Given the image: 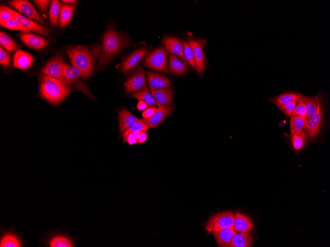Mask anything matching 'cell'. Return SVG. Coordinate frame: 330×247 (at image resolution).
I'll list each match as a JSON object with an SVG mask.
<instances>
[{
	"instance_id": "cb8c5ba5",
	"label": "cell",
	"mask_w": 330,
	"mask_h": 247,
	"mask_svg": "<svg viewBox=\"0 0 330 247\" xmlns=\"http://www.w3.org/2000/svg\"><path fill=\"white\" fill-rule=\"evenodd\" d=\"M33 61L34 59L29 53L20 49L17 50L13 56V66L18 69H27Z\"/></svg>"
},
{
	"instance_id": "8992f818",
	"label": "cell",
	"mask_w": 330,
	"mask_h": 247,
	"mask_svg": "<svg viewBox=\"0 0 330 247\" xmlns=\"http://www.w3.org/2000/svg\"><path fill=\"white\" fill-rule=\"evenodd\" d=\"M315 98L317 102V109L312 117L306 124L307 135L311 140L319 133L323 118V96L319 93Z\"/></svg>"
},
{
	"instance_id": "ba28073f",
	"label": "cell",
	"mask_w": 330,
	"mask_h": 247,
	"mask_svg": "<svg viewBox=\"0 0 330 247\" xmlns=\"http://www.w3.org/2000/svg\"><path fill=\"white\" fill-rule=\"evenodd\" d=\"M167 53L166 48L163 47L158 48L148 55L145 58L144 64L148 68L167 73Z\"/></svg>"
},
{
	"instance_id": "9c48e42d",
	"label": "cell",
	"mask_w": 330,
	"mask_h": 247,
	"mask_svg": "<svg viewBox=\"0 0 330 247\" xmlns=\"http://www.w3.org/2000/svg\"><path fill=\"white\" fill-rule=\"evenodd\" d=\"M234 213L232 211L223 212L217 213L209 218L206 223V231H212L232 228L233 226Z\"/></svg>"
},
{
	"instance_id": "836d02e7",
	"label": "cell",
	"mask_w": 330,
	"mask_h": 247,
	"mask_svg": "<svg viewBox=\"0 0 330 247\" xmlns=\"http://www.w3.org/2000/svg\"><path fill=\"white\" fill-rule=\"evenodd\" d=\"M149 129H150L149 126L142 119H141L140 121L128 128L123 133V143H124L126 141L127 137L129 134L139 131L146 132Z\"/></svg>"
},
{
	"instance_id": "7c38bea8",
	"label": "cell",
	"mask_w": 330,
	"mask_h": 247,
	"mask_svg": "<svg viewBox=\"0 0 330 247\" xmlns=\"http://www.w3.org/2000/svg\"><path fill=\"white\" fill-rule=\"evenodd\" d=\"M9 5L17 9L20 13L26 15L30 19H33L41 24H44V21L39 14L32 4L28 0H14L9 1Z\"/></svg>"
},
{
	"instance_id": "9a60e30c",
	"label": "cell",
	"mask_w": 330,
	"mask_h": 247,
	"mask_svg": "<svg viewBox=\"0 0 330 247\" xmlns=\"http://www.w3.org/2000/svg\"><path fill=\"white\" fill-rule=\"evenodd\" d=\"M148 49L142 48L135 50L126 57L121 65L120 70L126 73L137 66L145 57Z\"/></svg>"
},
{
	"instance_id": "b9f144b4",
	"label": "cell",
	"mask_w": 330,
	"mask_h": 247,
	"mask_svg": "<svg viewBox=\"0 0 330 247\" xmlns=\"http://www.w3.org/2000/svg\"><path fill=\"white\" fill-rule=\"evenodd\" d=\"M39 9L43 13H45L50 2V0H33Z\"/></svg>"
},
{
	"instance_id": "603a6c76",
	"label": "cell",
	"mask_w": 330,
	"mask_h": 247,
	"mask_svg": "<svg viewBox=\"0 0 330 247\" xmlns=\"http://www.w3.org/2000/svg\"><path fill=\"white\" fill-rule=\"evenodd\" d=\"M118 115L121 134H123L128 128L141 120L125 108H121L119 111Z\"/></svg>"
},
{
	"instance_id": "ee69618b",
	"label": "cell",
	"mask_w": 330,
	"mask_h": 247,
	"mask_svg": "<svg viewBox=\"0 0 330 247\" xmlns=\"http://www.w3.org/2000/svg\"><path fill=\"white\" fill-rule=\"evenodd\" d=\"M148 134L145 131H141L140 136L137 140V142L140 144L145 142L148 138Z\"/></svg>"
},
{
	"instance_id": "f546056e",
	"label": "cell",
	"mask_w": 330,
	"mask_h": 247,
	"mask_svg": "<svg viewBox=\"0 0 330 247\" xmlns=\"http://www.w3.org/2000/svg\"><path fill=\"white\" fill-rule=\"evenodd\" d=\"M61 4L58 0H54L51 2L49 11V22L53 27H57L59 18Z\"/></svg>"
},
{
	"instance_id": "2e32d148",
	"label": "cell",
	"mask_w": 330,
	"mask_h": 247,
	"mask_svg": "<svg viewBox=\"0 0 330 247\" xmlns=\"http://www.w3.org/2000/svg\"><path fill=\"white\" fill-rule=\"evenodd\" d=\"M253 225L248 216L240 212H235L233 228L236 233H249L252 231Z\"/></svg>"
},
{
	"instance_id": "7402d4cb",
	"label": "cell",
	"mask_w": 330,
	"mask_h": 247,
	"mask_svg": "<svg viewBox=\"0 0 330 247\" xmlns=\"http://www.w3.org/2000/svg\"><path fill=\"white\" fill-rule=\"evenodd\" d=\"M150 90L158 106H168L172 103L173 93L171 89L166 88L160 90L150 89Z\"/></svg>"
},
{
	"instance_id": "44dd1931",
	"label": "cell",
	"mask_w": 330,
	"mask_h": 247,
	"mask_svg": "<svg viewBox=\"0 0 330 247\" xmlns=\"http://www.w3.org/2000/svg\"><path fill=\"white\" fill-rule=\"evenodd\" d=\"M172 107L167 106H159L155 114L150 118L142 119L150 127H156L161 124L172 111Z\"/></svg>"
},
{
	"instance_id": "4dcf8cb0",
	"label": "cell",
	"mask_w": 330,
	"mask_h": 247,
	"mask_svg": "<svg viewBox=\"0 0 330 247\" xmlns=\"http://www.w3.org/2000/svg\"><path fill=\"white\" fill-rule=\"evenodd\" d=\"M290 117V134L300 132L305 130L307 122L305 119L297 116Z\"/></svg>"
},
{
	"instance_id": "4316f807",
	"label": "cell",
	"mask_w": 330,
	"mask_h": 247,
	"mask_svg": "<svg viewBox=\"0 0 330 247\" xmlns=\"http://www.w3.org/2000/svg\"><path fill=\"white\" fill-rule=\"evenodd\" d=\"M75 9L73 5H62L59 18V26L61 28L67 26L70 23Z\"/></svg>"
},
{
	"instance_id": "7bdbcfd3",
	"label": "cell",
	"mask_w": 330,
	"mask_h": 247,
	"mask_svg": "<svg viewBox=\"0 0 330 247\" xmlns=\"http://www.w3.org/2000/svg\"><path fill=\"white\" fill-rule=\"evenodd\" d=\"M158 108L154 106H150L144 110L142 115L144 119H148L151 118L156 112Z\"/></svg>"
},
{
	"instance_id": "277c9868",
	"label": "cell",
	"mask_w": 330,
	"mask_h": 247,
	"mask_svg": "<svg viewBox=\"0 0 330 247\" xmlns=\"http://www.w3.org/2000/svg\"><path fill=\"white\" fill-rule=\"evenodd\" d=\"M68 227L63 225V230L58 227L54 230L48 228L44 232V237L39 238L38 242L46 247H76L79 237L69 233Z\"/></svg>"
},
{
	"instance_id": "5b68a950",
	"label": "cell",
	"mask_w": 330,
	"mask_h": 247,
	"mask_svg": "<svg viewBox=\"0 0 330 247\" xmlns=\"http://www.w3.org/2000/svg\"><path fill=\"white\" fill-rule=\"evenodd\" d=\"M28 241L24 238L23 232H19L14 226L8 229L0 228V247H24Z\"/></svg>"
},
{
	"instance_id": "3957f363",
	"label": "cell",
	"mask_w": 330,
	"mask_h": 247,
	"mask_svg": "<svg viewBox=\"0 0 330 247\" xmlns=\"http://www.w3.org/2000/svg\"><path fill=\"white\" fill-rule=\"evenodd\" d=\"M66 52L72 66L81 70L85 78L89 77L92 72L95 58L99 49L91 51L84 46L77 45L67 47Z\"/></svg>"
},
{
	"instance_id": "d6986e66",
	"label": "cell",
	"mask_w": 330,
	"mask_h": 247,
	"mask_svg": "<svg viewBox=\"0 0 330 247\" xmlns=\"http://www.w3.org/2000/svg\"><path fill=\"white\" fill-rule=\"evenodd\" d=\"M21 40L27 46L36 49L44 48L48 40L36 35L22 32L19 35Z\"/></svg>"
},
{
	"instance_id": "5bb4252c",
	"label": "cell",
	"mask_w": 330,
	"mask_h": 247,
	"mask_svg": "<svg viewBox=\"0 0 330 247\" xmlns=\"http://www.w3.org/2000/svg\"><path fill=\"white\" fill-rule=\"evenodd\" d=\"M146 77L144 71L140 68L124 83L127 93L144 89L146 87Z\"/></svg>"
},
{
	"instance_id": "f6af8a7d",
	"label": "cell",
	"mask_w": 330,
	"mask_h": 247,
	"mask_svg": "<svg viewBox=\"0 0 330 247\" xmlns=\"http://www.w3.org/2000/svg\"><path fill=\"white\" fill-rule=\"evenodd\" d=\"M148 106V105L144 101H139L136 108L139 111H144Z\"/></svg>"
},
{
	"instance_id": "f35d334b",
	"label": "cell",
	"mask_w": 330,
	"mask_h": 247,
	"mask_svg": "<svg viewBox=\"0 0 330 247\" xmlns=\"http://www.w3.org/2000/svg\"><path fill=\"white\" fill-rule=\"evenodd\" d=\"M296 102L287 103L282 105L279 109L287 116H290L293 112L297 105Z\"/></svg>"
},
{
	"instance_id": "30bf717a",
	"label": "cell",
	"mask_w": 330,
	"mask_h": 247,
	"mask_svg": "<svg viewBox=\"0 0 330 247\" xmlns=\"http://www.w3.org/2000/svg\"><path fill=\"white\" fill-rule=\"evenodd\" d=\"M64 76L69 85L74 87L91 99H94L82 80L85 78L82 71L75 67L65 65Z\"/></svg>"
},
{
	"instance_id": "8d00e7d4",
	"label": "cell",
	"mask_w": 330,
	"mask_h": 247,
	"mask_svg": "<svg viewBox=\"0 0 330 247\" xmlns=\"http://www.w3.org/2000/svg\"><path fill=\"white\" fill-rule=\"evenodd\" d=\"M0 25L7 29L21 31L23 33H29L30 31L24 27L15 19L13 18L8 21L0 23Z\"/></svg>"
},
{
	"instance_id": "ffe728a7",
	"label": "cell",
	"mask_w": 330,
	"mask_h": 247,
	"mask_svg": "<svg viewBox=\"0 0 330 247\" xmlns=\"http://www.w3.org/2000/svg\"><path fill=\"white\" fill-rule=\"evenodd\" d=\"M163 42L168 52L185 61L183 55L184 41L176 37L168 36L165 38Z\"/></svg>"
},
{
	"instance_id": "52a82bcc",
	"label": "cell",
	"mask_w": 330,
	"mask_h": 247,
	"mask_svg": "<svg viewBox=\"0 0 330 247\" xmlns=\"http://www.w3.org/2000/svg\"><path fill=\"white\" fill-rule=\"evenodd\" d=\"M66 65L61 57L57 55L43 67L41 70V74L52 77L69 85L64 76Z\"/></svg>"
},
{
	"instance_id": "bcb514c9",
	"label": "cell",
	"mask_w": 330,
	"mask_h": 247,
	"mask_svg": "<svg viewBox=\"0 0 330 247\" xmlns=\"http://www.w3.org/2000/svg\"><path fill=\"white\" fill-rule=\"evenodd\" d=\"M126 142L130 145H133L137 143V140L134 138L132 133L129 134L126 140Z\"/></svg>"
},
{
	"instance_id": "d4e9b609",
	"label": "cell",
	"mask_w": 330,
	"mask_h": 247,
	"mask_svg": "<svg viewBox=\"0 0 330 247\" xmlns=\"http://www.w3.org/2000/svg\"><path fill=\"white\" fill-rule=\"evenodd\" d=\"M147 75L150 89H163L167 88L171 84L168 79L158 73L148 71Z\"/></svg>"
},
{
	"instance_id": "e0dca14e",
	"label": "cell",
	"mask_w": 330,
	"mask_h": 247,
	"mask_svg": "<svg viewBox=\"0 0 330 247\" xmlns=\"http://www.w3.org/2000/svg\"><path fill=\"white\" fill-rule=\"evenodd\" d=\"M218 247H230L234 235L236 233L233 227L212 231Z\"/></svg>"
},
{
	"instance_id": "d6a6232c",
	"label": "cell",
	"mask_w": 330,
	"mask_h": 247,
	"mask_svg": "<svg viewBox=\"0 0 330 247\" xmlns=\"http://www.w3.org/2000/svg\"><path fill=\"white\" fill-rule=\"evenodd\" d=\"M0 44L1 46L10 53H13L18 48V46L12 38L1 31L0 32Z\"/></svg>"
},
{
	"instance_id": "e575fe53",
	"label": "cell",
	"mask_w": 330,
	"mask_h": 247,
	"mask_svg": "<svg viewBox=\"0 0 330 247\" xmlns=\"http://www.w3.org/2000/svg\"><path fill=\"white\" fill-rule=\"evenodd\" d=\"M306 105L307 113L305 120H309L314 114L317 109V102L315 97L303 96Z\"/></svg>"
},
{
	"instance_id": "8fae6325",
	"label": "cell",
	"mask_w": 330,
	"mask_h": 247,
	"mask_svg": "<svg viewBox=\"0 0 330 247\" xmlns=\"http://www.w3.org/2000/svg\"><path fill=\"white\" fill-rule=\"evenodd\" d=\"M3 7L10 12L14 18L28 30L44 35H47L49 34V30L47 27L33 21L27 16L22 15L6 6H3Z\"/></svg>"
},
{
	"instance_id": "83f0119b",
	"label": "cell",
	"mask_w": 330,
	"mask_h": 247,
	"mask_svg": "<svg viewBox=\"0 0 330 247\" xmlns=\"http://www.w3.org/2000/svg\"><path fill=\"white\" fill-rule=\"evenodd\" d=\"M169 70L170 71L175 74H183L186 72L188 67L186 63L179 60L177 57L171 54L169 57Z\"/></svg>"
},
{
	"instance_id": "74e56055",
	"label": "cell",
	"mask_w": 330,
	"mask_h": 247,
	"mask_svg": "<svg viewBox=\"0 0 330 247\" xmlns=\"http://www.w3.org/2000/svg\"><path fill=\"white\" fill-rule=\"evenodd\" d=\"M307 109L303 96L299 101L298 104L290 116H297L304 119L306 118Z\"/></svg>"
},
{
	"instance_id": "1f68e13d",
	"label": "cell",
	"mask_w": 330,
	"mask_h": 247,
	"mask_svg": "<svg viewBox=\"0 0 330 247\" xmlns=\"http://www.w3.org/2000/svg\"><path fill=\"white\" fill-rule=\"evenodd\" d=\"M132 97L139 101L145 102L150 106H153L157 105L156 100L146 87L144 88L143 90L134 93Z\"/></svg>"
},
{
	"instance_id": "60d3db41",
	"label": "cell",
	"mask_w": 330,
	"mask_h": 247,
	"mask_svg": "<svg viewBox=\"0 0 330 247\" xmlns=\"http://www.w3.org/2000/svg\"><path fill=\"white\" fill-rule=\"evenodd\" d=\"M0 24L6 22L14 18L12 14L5 9L3 6H0Z\"/></svg>"
},
{
	"instance_id": "d590c367",
	"label": "cell",
	"mask_w": 330,
	"mask_h": 247,
	"mask_svg": "<svg viewBox=\"0 0 330 247\" xmlns=\"http://www.w3.org/2000/svg\"><path fill=\"white\" fill-rule=\"evenodd\" d=\"M183 55L185 61L187 62L194 69H196L193 50L191 45L186 42H184L183 43Z\"/></svg>"
},
{
	"instance_id": "f1b7e54d",
	"label": "cell",
	"mask_w": 330,
	"mask_h": 247,
	"mask_svg": "<svg viewBox=\"0 0 330 247\" xmlns=\"http://www.w3.org/2000/svg\"><path fill=\"white\" fill-rule=\"evenodd\" d=\"M292 146L295 151H299L308 143V136L304 131L290 134Z\"/></svg>"
},
{
	"instance_id": "ab89813d",
	"label": "cell",
	"mask_w": 330,
	"mask_h": 247,
	"mask_svg": "<svg viewBox=\"0 0 330 247\" xmlns=\"http://www.w3.org/2000/svg\"><path fill=\"white\" fill-rule=\"evenodd\" d=\"M0 64L3 67H10L11 65V57L10 55L0 47Z\"/></svg>"
},
{
	"instance_id": "4fadbf2b",
	"label": "cell",
	"mask_w": 330,
	"mask_h": 247,
	"mask_svg": "<svg viewBox=\"0 0 330 247\" xmlns=\"http://www.w3.org/2000/svg\"><path fill=\"white\" fill-rule=\"evenodd\" d=\"M188 43L192 47L194 51L197 72L201 74L205 70V55L204 47L206 41L203 38L189 39Z\"/></svg>"
},
{
	"instance_id": "c3c4849f",
	"label": "cell",
	"mask_w": 330,
	"mask_h": 247,
	"mask_svg": "<svg viewBox=\"0 0 330 247\" xmlns=\"http://www.w3.org/2000/svg\"><path fill=\"white\" fill-rule=\"evenodd\" d=\"M140 132H135L132 133L134 138L137 140L139 138L140 134Z\"/></svg>"
},
{
	"instance_id": "6da1fadb",
	"label": "cell",
	"mask_w": 330,
	"mask_h": 247,
	"mask_svg": "<svg viewBox=\"0 0 330 247\" xmlns=\"http://www.w3.org/2000/svg\"><path fill=\"white\" fill-rule=\"evenodd\" d=\"M129 40L124 35L110 29L103 36L102 47L99 57L100 69L108 64L123 48L128 44Z\"/></svg>"
},
{
	"instance_id": "7dc6e473",
	"label": "cell",
	"mask_w": 330,
	"mask_h": 247,
	"mask_svg": "<svg viewBox=\"0 0 330 247\" xmlns=\"http://www.w3.org/2000/svg\"><path fill=\"white\" fill-rule=\"evenodd\" d=\"M61 1L63 3H66V4L74 5L77 1L74 0H63Z\"/></svg>"
},
{
	"instance_id": "ac0fdd59",
	"label": "cell",
	"mask_w": 330,
	"mask_h": 247,
	"mask_svg": "<svg viewBox=\"0 0 330 247\" xmlns=\"http://www.w3.org/2000/svg\"><path fill=\"white\" fill-rule=\"evenodd\" d=\"M303 95L299 92L291 91L281 93L268 99V101L277 106L279 108L284 104L290 102H298Z\"/></svg>"
},
{
	"instance_id": "484cf974",
	"label": "cell",
	"mask_w": 330,
	"mask_h": 247,
	"mask_svg": "<svg viewBox=\"0 0 330 247\" xmlns=\"http://www.w3.org/2000/svg\"><path fill=\"white\" fill-rule=\"evenodd\" d=\"M253 242V238L249 233H236L233 237L230 247H249Z\"/></svg>"
},
{
	"instance_id": "7a4b0ae2",
	"label": "cell",
	"mask_w": 330,
	"mask_h": 247,
	"mask_svg": "<svg viewBox=\"0 0 330 247\" xmlns=\"http://www.w3.org/2000/svg\"><path fill=\"white\" fill-rule=\"evenodd\" d=\"M70 85L52 77L41 74L40 76V94L52 105H57L70 93Z\"/></svg>"
}]
</instances>
